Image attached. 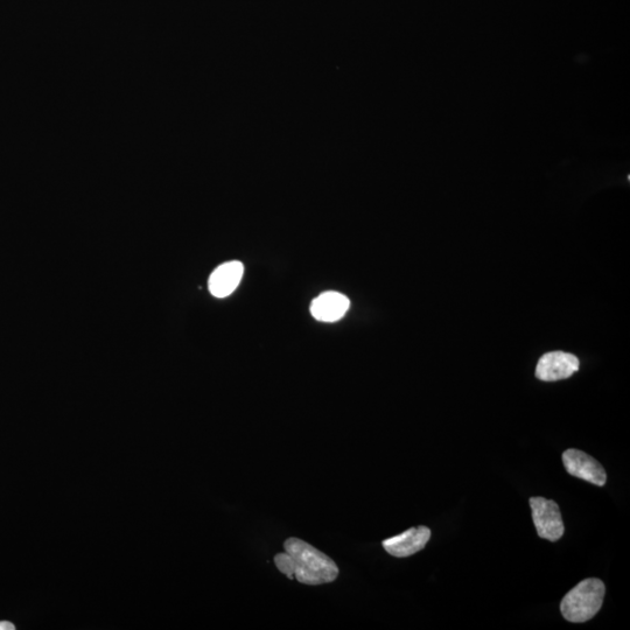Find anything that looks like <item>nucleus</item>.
I'll return each mask as SVG.
<instances>
[{
	"label": "nucleus",
	"instance_id": "nucleus-1",
	"mask_svg": "<svg viewBox=\"0 0 630 630\" xmlns=\"http://www.w3.org/2000/svg\"><path fill=\"white\" fill-rule=\"evenodd\" d=\"M284 549L285 552L276 555L275 564L291 580L296 578L301 584L322 585L333 583L338 578V565L311 544L289 538Z\"/></svg>",
	"mask_w": 630,
	"mask_h": 630
},
{
	"label": "nucleus",
	"instance_id": "nucleus-8",
	"mask_svg": "<svg viewBox=\"0 0 630 630\" xmlns=\"http://www.w3.org/2000/svg\"><path fill=\"white\" fill-rule=\"evenodd\" d=\"M350 307V301L339 292L321 293L311 304V314L315 320L321 322H336L345 317Z\"/></svg>",
	"mask_w": 630,
	"mask_h": 630
},
{
	"label": "nucleus",
	"instance_id": "nucleus-7",
	"mask_svg": "<svg viewBox=\"0 0 630 630\" xmlns=\"http://www.w3.org/2000/svg\"><path fill=\"white\" fill-rule=\"evenodd\" d=\"M244 265L238 261L224 263L216 268L208 280L209 292L215 298H226L240 285Z\"/></svg>",
	"mask_w": 630,
	"mask_h": 630
},
{
	"label": "nucleus",
	"instance_id": "nucleus-6",
	"mask_svg": "<svg viewBox=\"0 0 630 630\" xmlns=\"http://www.w3.org/2000/svg\"><path fill=\"white\" fill-rule=\"evenodd\" d=\"M430 538L431 530L422 525V527L406 530L401 535L385 539L382 544L389 555L405 558L422 551Z\"/></svg>",
	"mask_w": 630,
	"mask_h": 630
},
{
	"label": "nucleus",
	"instance_id": "nucleus-2",
	"mask_svg": "<svg viewBox=\"0 0 630 630\" xmlns=\"http://www.w3.org/2000/svg\"><path fill=\"white\" fill-rule=\"evenodd\" d=\"M605 593V584L600 579H585L565 595L560 611L567 621L586 622L599 613Z\"/></svg>",
	"mask_w": 630,
	"mask_h": 630
},
{
	"label": "nucleus",
	"instance_id": "nucleus-5",
	"mask_svg": "<svg viewBox=\"0 0 630 630\" xmlns=\"http://www.w3.org/2000/svg\"><path fill=\"white\" fill-rule=\"evenodd\" d=\"M579 370L576 356L564 352H552L539 359L536 376L544 382H556L571 377Z\"/></svg>",
	"mask_w": 630,
	"mask_h": 630
},
{
	"label": "nucleus",
	"instance_id": "nucleus-9",
	"mask_svg": "<svg viewBox=\"0 0 630 630\" xmlns=\"http://www.w3.org/2000/svg\"><path fill=\"white\" fill-rule=\"evenodd\" d=\"M16 626L9 621H0V630H14Z\"/></svg>",
	"mask_w": 630,
	"mask_h": 630
},
{
	"label": "nucleus",
	"instance_id": "nucleus-3",
	"mask_svg": "<svg viewBox=\"0 0 630 630\" xmlns=\"http://www.w3.org/2000/svg\"><path fill=\"white\" fill-rule=\"evenodd\" d=\"M530 507L538 536L550 542L559 541L565 529L558 504L544 497H531Z\"/></svg>",
	"mask_w": 630,
	"mask_h": 630
},
{
	"label": "nucleus",
	"instance_id": "nucleus-4",
	"mask_svg": "<svg viewBox=\"0 0 630 630\" xmlns=\"http://www.w3.org/2000/svg\"><path fill=\"white\" fill-rule=\"evenodd\" d=\"M563 462L567 473L595 486H605L607 474L600 462L579 450H567L563 453Z\"/></svg>",
	"mask_w": 630,
	"mask_h": 630
}]
</instances>
